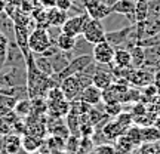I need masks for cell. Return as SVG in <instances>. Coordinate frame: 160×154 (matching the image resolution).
I'll use <instances>...</instances> for the list:
<instances>
[{
    "instance_id": "35",
    "label": "cell",
    "mask_w": 160,
    "mask_h": 154,
    "mask_svg": "<svg viewBox=\"0 0 160 154\" xmlns=\"http://www.w3.org/2000/svg\"><path fill=\"white\" fill-rule=\"evenodd\" d=\"M119 123H122V125L125 126V127H131L132 125H133V117H132V114H131V111H122L117 117H114Z\"/></svg>"
},
{
    "instance_id": "30",
    "label": "cell",
    "mask_w": 160,
    "mask_h": 154,
    "mask_svg": "<svg viewBox=\"0 0 160 154\" xmlns=\"http://www.w3.org/2000/svg\"><path fill=\"white\" fill-rule=\"evenodd\" d=\"M123 110H125L123 108V104H120V102H108V104L104 102V111L110 117H117Z\"/></svg>"
},
{
    "instance_id": "24",
    "label": "cell",
    "mask_w": 160,
    "mask_h": 154,
    "mask_svg": "<svg viewBox=\"0 0 160 154\" xmlns=\"http://www.w3.org/2000/svg\"><path fill=\"white\" fill-rule=\"evenodd\" d=\"M113 145H114L116 151L119 154H132L133 150L137 148V147L129 141V138L126 137V135H122L120 138H117L114 142H113Z\"/></svg>"
},
{
    "instance_id": "12",
    "label": "cell",
    "mask_w": 160,
    "mask_h": 154,
    "mask_svg": "<svg viewBox=\"0 0 160 154\" xmlns=\"http://www.w3.org/2000/svg\"><path fill=\"white\" fill-rule=\"evenodd\" d=\"M111 7V13H119V15H125L128 19H131L133 22V12H135V0H117Z\"/></svg>"
},
{
    "instance_id": "17",
    "label": "cell",
    "mask_w": 160,
    "mask_h": 154,
    "mask_svg": "<svg viewBox=\"0 0 160 154\" xmlns=\"http://www.w3.org/2000/svg\"><path fill=\"white\" fill-rule=\"evenodd\" d=\"M46 13H48V24H49V27H57V28H61L62 24L65 22L67 18H68L67 12L59 11L55 6L46 9Z\"/></svg>"
},
{
    "instance_id": "5",
    "label": "cell",
    "mask_w": 160,
    "mask_h": 154,
    "mask_svg": "<svg viewBox=\"0 0 160 154\" xmlns=\"http://www.w3.org/2000/svg\"><path fill=\"white\" fill-rule=\"evenodd\" d=\"M114 47L110 45L107 40H104L101 43H97L92 47V57L93 61L97 64H102V65H110L113 62L114 58Z\"/></svg>"
},
{
    "instance_id": "19",
    "label": "cell",
    "mask_w": 160,
    "mask_h": 154,
    "mask_svg": "<svg viewBox=\"0 0 160 154\" xmlns=\"http://www.w3.org/2000/svg\"><path fill=\"white\" fill-rule=\"evenodd\" d=\"M76 42H77V37H73V36H68L59 31V34L57 36V40H55V45L58 46V49L62 52H73L76 47Z\"/></svg>"
},
{
    "instance_id": "41",
    "label": "cell",
    "mask_w": 160,
    "mask_h": 154,
    "mask_svg": "<svg viewBox=\"0 0 160 154\" xmlns=\"http://www.w3.org/2000/svg\"><path fill=\"white\" fill-rule=\"evenodd\" d=\"M8 2H9V3H11L12 6H21V2H22V0H8Z\"/></svg>"
},
{
    "instance_id": "7",
    "label": "cell",
    "mask_w": 160,
    "mask_h": 154,
    "mask_svg": "<svg viewBox=\"0 0 160 154\" xmlns=\"http://www.w3.org/2000/svg\"><path fill=\"white\" fill-rule=\"evenodd\" d=\"M59 89L62 91L64 98L68 102L80 99V95H82V91H83V87H82V85H80V82L77 80L76 76H70V77L62 79V82L59 83Z\"/></svg>"
},
{
    "instance_id": "20",
    "label": "cell",
    "mask_w": 160,
    "mask_h": 154,
    "mask_svg": "<svg viewBox=\"0 0 160 154\" xmlns=\"http://www.w3.org/2000/svg\"><path fill=\"white\" fill-rule=\"evenodd\" d=\"M131 53V59H132V67L133 68H142L144 64H145V49L142 46L135 45L128 49Z\"/></svg>"
},
{
    "instance_id": "42",
    "label": "cell",
    "mask_w": 160,
    "mask_h": 154,
    "mask_svg": "<svg viewBox=\"0 0 160 154\" xmlns=\"http://www.w3.org/2000/svg\"><path fill=\"white\" fill-rule=\"evenodd\" d=\"M159 116H160V107H159Z\"/></svg>"
},
{
    "instance_id": "31",
    "label": "cell",
    "mask_w": 160,
    "mask_h": 154,
    "mask_svg": "<svg viewBox=\"0 0 160 154\" xmlns=\"http://www.w3.org/2000/svg\"><path fill=\"white\" fill-rule=\"evenodd\" d=\"M132 154H159V148L156 144H141L133 150Z\"/></svg>"
},
{
    "instance_id": "2",
    "label": "cell",
    "mask_w": 160,
    "mask_h": 154,
    "mask_svg": "<svg viewBox=\"0 0 160 154\" xmlns=\"http://www.w3.org/2000/svg\"><path fill=\"white\" fill-rule=\"evenodd\" d=\"M55 42L52 40L49 31L46 28H39L36 27L33 31H30L28 34V49L34 55H42L43 52L51 47Z\"/></svg>"
},
{
    "instance_id": "29",
    "label": "cell",
    "mask_w": 160,
    "mask_h": 154,
    "mask_svg": "<svg viewBox=\"0 0 160 154\" xmlns=\"http://www.w3.org/2000/svg\"><path fill=\"white\" fill-rule=\"evenodd\" d=\"M79 147H80V137L70 135V137L65 139V148H64V151H65V153H71V154H77Z\"/></svg>"
},
{
    "instance_id": "15",
    "label": "cell",
    "mask_w": 160,
    "mask_h": 154,
    "mask_svg": "<svg viewBox=\"0 0 160 154\" xmlns=\"http://www.w3.org/2000/svg\"><path fill=\"white\" fill-rule=\"evenodd\" d=\"M45 139H42L39 137H34V135H30V133H24L21 137V148H22L24 153L27 154H33L37 153L42 147Z\"/></svg>"
},
{
    "instance_id": "43",
    "label": "cell",
    "mask_w": 160,
    "mask_h": 154,
    "mask_svg": "<svg viewBox=\"0 0 160 154\" xmlns=\"http://www.w3.org/2000/svg\"><path fill=\"white\" fill-rule=\"evenodd\" d=\"M2 138H3V137H0V139H2Z\"/></svg>"
},
{
    "instance_id": "3",
    "label": "cell",
    "mask_w": 160,
    "mask_h": 154,
    "mask_svg": "<svg viewBox=\"0 0 160 154\" xmlns=\"http://www.w3.org/2000/svg\"><path fill=\"white\" fill-rule=\"evenodd\" d=\"M82 37L89 42L91 45H97L105 40V30H104L102 21L101 19H93L89 18L88 22L85 24V28L82 33Z\"/></svg>"
},
{
    "instance_id": "8",
    "label": "cell",
    "mask_w": 160,
    "mask_h": 154,
    "mask_svg": "<svg viewBox=\"0 0 160 154\" xmlns=\"http://www.w3.org/2000/svg\"><path fill=\"white\" fill-rule=\"evenodd\" d=\"M153 77H154V73L142 67V68H132L126 76V80L133 87H144V86L153 83Z\"/></svg>"
},
{
    "instance_id": "23",
    "label": "cell",
    "mask_w": 160,
    "mask_h": 154,
    "mask_svg": "<svg viewBox=\"0 0 160 154\" xmlns=\"http://www.w3.org/2000/svg\"><path fill=\"white\" fill-rule=\"evenodd\" d=\"M13 113L19 119L28 117L30 113H31V99L30 98H21V99H18L17 104H15V108H13Z\"/></svg>"
},
{
    "instance_id": "28",
    "label": "cell",
    "mask_w": 160,
    "mask_h": 154,
    "mask_svg": "<svg viewBox=\"0 0 160 154\" xmlns=\"http://www.w3.org/2000/svg\"><path fill=\"white\" fill-rule=\"evenodd\" d=\"M126 137L129 138V141H131L135 147L138 145H141L142 144V137H141V127L137 125H132L131 127H128V131L125 133Z\"/></svg>"
},
{
    "instance_id": "33",
    "label": "cell",
    "mask_w": 160,
    "mask_h": 154,
    "mask_svg": "<svg viewBox=\"0 0 160 154\" xmlns=\"http://www.w3.org/2000/svg\"><path fill=\"white\" fill-rule=\"evenodd\" d=\"M138 45L142 46V47H154V46H160V33L154 36H150V37H145V39L139 40Z\"/></svg>"
},
{
    "instance_id": "11",
    "label": "cell",
    "mask_w": 160,
    "mask_h": 154,
    "mask_svg": "<svg viewBox=\"0 0 160 154\" xmlns=\"http://www.w3.org/2000/svg\"><path fill=\"white\" fill-rule=\"evenodd\" d=\"M104 133V137L108 139L110 142H114L117 138H120L122 135H125L126 131H128V127H125V126L122 125V123H119L117 120H111L110 119L105 125H104V127L101 129Z\"/></svg>"
},
{
    "instance_id": "22",
    "label": "cell",
    "mask_w": 160,
    "mask_h": 154,
    "mask_svg": "<svg viewBox=\"0 0 160 154\" xmlns=\"http://www.w3.org/2000/svg\"><path fill=\"white\" fill-rule=\"evenodd\" d=\"M148 3L150 0H137L135 12H133V22H142L148 18Z\"/></svg>"
},
{
    "instance_id": "40",
    "label": "cell",
    "mask_w": 160,
    "mask_h": 154,
    "mask_svg": "<svg viewBox=\"0 0 160 154\" xmlns=\"http://www.w3.org/2000/svg\"><path fill=\"white\" fill-rule=\"evenodd\" d=\"M40 3H42V6H43L45 9H49V7H53V6H55V0H40Z\"/></svg>"
},
{
    "instance_id": "9",
    "label": "cell",
    "mask_w": 160,
    "mask_h": 154,
    "mask_svg": "<svg viewBox=\"0 0 160 154\" xmlns=\"http://www.w3.org/2000/svg\"><path fill=\"white\" fill-rule=\"evenodd\" d=\"M114 82V77L111 74V64L110 65H102V64H98L97 71L92 76V85H95L98 89H107L111 83Z\"/></svg>"
},
{
    "instance_id": "16",
    "label": "cell",
    "mask_w": 160,
    "mask_h": 154,
    "mask_svg": "<svg viewBox=\"0 0 160 154\" xmlns=\"http://www.w3.org/2000/svg\"><path fill=\"white\" fill-rule=\"evenodd\" d=\"M71 58H73V53L71 52H62V51H58L55 55L51 59V64H52V68H53V73H59V71H62L68 62L71 61Z\"/></svg>"
},
{
    "instance_id": "34",
    "label": "cell",
    "mask_w": 160,
    "mask_h": 154,
    "mask_svg": "<svg viewBox=\"0 0 160 154\" xmlns=\"http://www.w3.org/2000/svg\"><path fill=\"white\" fill-rule=\"evenodd\" d=\"M95 132V126L89 123V122H85V123H80V127H79V135L80 138H92Z\"/></svg>"
},
{
    "instance_id": "13",
    "label": "cell",
    "mask_w": 160,
    "mask_h": 154,
    "mask_svg": "<svg viewBox=\"0 0 160 154\" xmlns=\"http://www.w3.org/2000/svg\"><path fill=\"white\" fill-rule=\"evenodd\" d=\"M80 99L85 101L86 104L92 105V107H95V105H98L99 102H102V91L98 89L95 85H89L82 91Z\"/></svg>"
},
{
    "instance_id": "37",
    "label": "cell",
    "mask_w": 160,
    "mask_h": 154,
    "mask_svg": "<svg viewBox=\"0 0 160 154\" xmlns=\"http://www.w3.org/2000/svg\"><path fill=\"white\" fill-rule=\"evenodd\" d=\"M9 37L6 33H3L2 30H0V55H5L6 51H8V46H9Z\"/></svg>"
},
{
    "instance_id": "6",
    "label": "cell",
    "mask_w": 160,
    "mask_h": 154,
    "mask_svg": "<svg viewBox=\"0 0 160 154\" xmlns=\"http://www.w3.org/2000/svg\"><path fill=\"white\" fill-rule=\"evenodd\" d=\"M133 30H135V24H131V25L119 28V30H113V31H105V40L114 49H117V47H123L125 49L126 42L131 37Z\"/></svg>"
},
{
    "instance_id": "10",
    "label": "cell",
    "mask_w": 160,
    "mask_h": 154,
    "mask_svg": "<svg viewBox=\"0 0 160 154\" xmlns=\"http://www.w3.org/2000/svg\"><path fill=\"white\" fill-rule=\"evenodd\" d=\"M85 9L88 15L93 19H101L107 18L111 15V7L105 5L102 0H86L85 2Z\"/></svg>"
},
{
    "instance_id": "26",
    "label": "cell",
    "mask_w": 160,
    "mask_h": 154,
    "mask_svg": "<svg viewBox=\"0 0 160 154\" xmlns=\"http://www.w3.org/2000/svg\"><path fill=\"white\" fill-rule=\"evenodd\" d=\"M34 61H36L37 68H39L43 74L49 76V77L53 74V68H52V64H51V59H49V58L43 57V55H34Z\"/></svg>"
},
{
    "instance_id": "25",
    "label": "cell",
    "mask_w": 160,
    "mask_h": 154,
    "mask_svg": "<svg viewBox=\"0 0 160 154\" xmlns=\"http://www.w3.org/2000/svg\"><path fill=\"white\" fill-rule=\"evenodd\" d=\"M18 98L15 97H9V95H0V117L6 116L12 113L15 108V104H17Z\"/></svg>"
},
{
    "instance_id": "27",
    "label": "cell",
    "mask_w": 160,
    "mask_h": 154,
    "mask_svg": "<svg viewBox=\"0 0 160 154\" xmlns=\"http://www.w3.org/2000/svg\"><path fill=\"white\" fill-rule=\"evenodd\" d=\"M65 125L68 127L70 135H76V137H80L79 135V127H80V116L74 114V113H68L65 116Z\"/></svg>"
},
{
    "instance_id": "1",
    "label": "cell",
    "mask_w": 160,
    "mask_h": 154,
    "mask_svg": "<svg viewBox=\"0 0 160 154\" xmlns=\"http://www.w3.org/2000/svg\"><path fill=\"white\" fill-rule=\"evenodd\" d=\"M25 71H27V92H28V98L34 99V98H46L48 92L51 89L49 85V76L43 74L34 61V53L28 52L25 57Z\"/></svg>"
},
{
    "instance_id": "39",
    "label": "cell",
    "mask_w": 160,
    "mask_h": 154,
    "mask_svg": "<svg viewBox=\"0 0 160 154\" xmlns=\"http://www.w3.org/2000/svg\"><path fill=\"white\" fill-rule=\"evenodd\" d=\"M153 85L157 87V91L160 93V70L154 71V77H153Z\"/></svg>"
},
{
    "instance_id": "21",
    "label": "cell",
    "mask_w": 160,
    "mask_h": 154,
    "mask_svg": "<svg viewBox=\"0 0 160 154\" xmlns=\"http://www.w3.org/2000/svg\"><path fill=\"white\" fill-rule=\"evenodd\" d=\"M141 137H142V144H157L160 141V131L154 125L144 126L141 127Z\"/></svg>"
},
{
    "instance_id": "32",
    "label": "cell",
    "mask_w": 160,
    "mask_h": 154,
    "mask_svg": "<svg viewBox=\"0 0 160 154\" xmlns=\"http://www.w3.org/2000/svg\"><path fill=\"white\" fill-rule=\"evenodd\" d=\"M95 144L92 141V138H80V147L77 154H89L91 151H93Z\"/></svg>"
},
{
    "instance_id": "36",
    "label": "cell",
    "mask_w": 160,
    "mask_h": 154,
    "mask_svg": "<svg viewBox=\"0 0 160 154\" xmlns=\"http://www.w3.org/2000/svg\"><path fill=\"white\" fill-rule=\"evenodd\" d=\"M93 151L97 154H119L116 151L113 144H101V145H95Z\"/></svg>"
},
{
    "instance_id": "38",
    "label": "cell",
    "mask_w": 160,
    "mask_h": 154,
    "mask_svg": "<svg viewBox=\"0 0 160 154\" xmlns=\"http://www.w3.org/2000/svg\"><path fill=\"white\" fill-rule=\"evenodd\" d=\"M55 7L59 11L68 12L73 7V0H55Z\"/></svg>"
},
{
    "instance_id": "4",
    "label": "cell",
    "mask_w": 160,
    "mask_h": 154,
    "mask_svg": "<svg viewBox=\"0 0 160 154\" xmlns=\"http://www.w3.org/2000/svg\"><path fill=\"white\" fill-rule=\"evenodd\" d=\"M89 18L91 17L88 15V12H83V13H79V15L67 18V21H65V22L62 24V27H61V31L68 36H73V37H79V36H82V33H83L85 24L88 22Z\"/></svg>"
},
{
    "instance_id": "14",
    "label": "cell",
    "mask_w": 160,
    "mask_h": 154,
    "mask_svg": "<svg viewBox=\"0 0 160 154\" xmlns=\"http://www.w3.org/2000/svg\"><path fill=\"white\" fill-rule=\"evenodd\" d=\"M2 150L5 151L6 154H19L21 151V135L18 133H9L3 137V141H2Z\"/></svg>"
},
{
    "instance_id": "18",
    "label": "cell",
    "mask_w": 160,
    "mask_h": 154,
    "mask_svg": "<svg viewBox=\"0 0 160 154\" xmlns=\"http://www.w3.org/2000/svg\"><path fill=\"white\" fill-rule=\"evenodd\" d=\"M111 65H114L117 68H128V67H132V59H131L129 51H128V49H123V47H117L114 51V58H113Z\"/></svg>"
}]
</instances>
